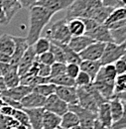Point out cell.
Returning <instances> with one entry per match:
<instances>
[{"instance_id": "obj_1", "label": "cell", "mask_w": 126, "mask_h": 129, "mask_svg": "<svg viewBox=\"0 0 126 129\" xmlns=\"http://www.w3.org/2000/svg\"><path fill=\"white\" fill-rule=\"evenodd\" d=\"M30 10V27L26 36L29 46H33L35 42L41 37L44 28L50 23L54 13L42 6L35 5Z\"/></svg>"}, {"instance_id": "obj_2", "label": "cell", "mask_w": 126, "mask_h": 129, "mask_svg": "<svg viewBox=\"0 0 126 129\" xmlns=\"http://www.w3.org/2000/svg\"><path fill=\"white\" fill-rule=\"evenodd\" d=\"M101 6V0H75L67 9L65 18H92L95 10Z\"/></svg>"}, {"instance_id": "obj_3", "label": "cell", "mask_w": 126, "mask_h": 129, "mask_svg": "<svg viewBox=\"0 0 126 129\" xmlns=\"http://www.w3.org/2000/svg\"><path fill=\"white\" fill-rule=\"evenodd\" d=\"M45 37L53 43L68 45L72 39L66 18L53 22L45 31Z\"/></svg>"}, {"instance_id": "obj_4", "label": "cell", "mask_w": 126, "mask_h": 129, "mask_svg": "<svg viewBox=\"0 0 126 129\" xmlns=\"http://www.w3.org/2000/svg\"><path fill=\"white\" fill-rule=\"evenodd\" d=\"M126 49L123 45H116L114 43H107L105 44V48L103 55L100 59L101 66L114 64L117 60L121 59L125 54Z\"/></svg>"}, {"instance_id": "obj_5", "label": "cell", "mask_w": 126, "mask_h": 129, "mask_svg": "<svg viewBox=\"0 0 126 129\" xmlns=\"http://www.w3.org/2000/svg\"><path fill=\"white\" fill-rule=\"evenodd\" d=\"M69 110L76 113L79 121V126L82 129H92L95 120L97 119L96 113L89 111L79 104L69 105Z\"/></svg>"}, {"instance_id": "obj_6", "label": "cell", "mask_w": 126, "mask_h": 129, "mask_svg": "<svg viewBox=\"0 0 126 129\" xmlns=\"http://www.w3.org/2000/svg\"><path fill=\"white\" fill-rule=\"evenodd\" d=\"M44 109L52 113H55L59 116H63L67 111H69V105L54 93L46 97Z\"/></svg>"}, {"instance_id": "obj_7", "label": "cell", "mask_w": 126, "mask_h": 129, "mask_svg": "<svg viewBox=\"0 0 126 129\" xmlns=\"http://www.w3.org/2000/svg\"><path fill=\"white\" fill-rule=\"evenodd\" d=\"M104 43L93 42L79 54V57L81 61H100L104 52Z\"/></svg>"}, {"instance_id": "obj_8", "label": "cell", "mask_w": 126, "mask_h": 129, "mask_svg": "<svg viewBox=\"0 0 126 129\" xmlns=\"http://www.w3.org/2000/svg\"><path fill=\"white\" fill-rule=\"evenodd\" d=\"M77 92H78L79 105L89 111L97 113L98 105L95 102L94 98L90 94V92L86 89V87H77Z\"/></svg>"}, {"instance_id": "obj_9", "label": "cell", "mask_w": 126, "mask_h": 129, "mask_svg": "<svg viewBox=\"0 0 126 129\" xmlns=\"http://www.w3.org/2000/svg\"><path fill=\"white\" fill-rule=\"evenodd\" d=\"M55 94L59 96L68 105L79 104L78 92L76 86H56Z\"/></svg>"}, {"instance_id": "obj_10", "label": "cell", "mask_w": 126, "mask_h": 129, "mask_svg": "<svg viewBox=\"0 0 126 129\" xmlns=\"http://www.w3.org/2000/svg\"><path fill=\"white\" fill-rule=\"evenodd\" d=\"M36 54L34 52V49L32 46H30L28 50L25 52V54L23 55V57L21 58V60L19 61V63L17 64V69H18V75L19 77H23L25 76L29 70L31 69L32 64H34V62L36 61Z\"/></svg>"}, {"instance_id": "obj_11", "label": "cell", "mask_w": 126, "mask_h": 129, "mask_svg": "<svg viewBox=\"0 0 126 129\" xmlns=\"http://www.w3.org/2000/svg\"><path fill=\"white\" fill-rule=\"evenodd\" d=\"M75 0H40L36 5L42 6L52 13L56 14L57 12L67 10Z\"/></svg>"}, {"instance_id": "obj_12", "label": "cell", "mask_w": 126, "mask_h": 129, "mask_svg": "<svg viewBox=\"0 0 126 129\" xmlns=\"http://www.w3.org/2000/svg\"><path fill=\"white\" fill-rule=\"evenodd\" d=\"M14 44H15V48L13 55L11 56V64L17 66L19 61L21 60V58L23 57V55L25 54V52L28 50L30 47L28 45L27 39L26 37H20V36H12Z\"/></svg>"}, {"instance_id": "obj_13", "label": "cell", "mask_w": 126, "mask_h": 129, "mask_svg": "<svg viewBox=\"0 0 126 129\" xmlns=\"http://www.w3.org/2000/svg\"><path fill=\"white\" fill-rule=\"evenodd\" d=\"M85 35L90 37L95 42H100V43H104V44L113 43L110 30L104 24H99L92 31H90L89 33H86Z\"/></svg>"}, {"instance_id": "obj_14", "label": "cell", "mask_w": 126, "mask_h": 129, "mask_svg": "<svg viewBox=\"0 0 126 129\" xmlns=\"http://www.w3.org/2000/svg\"><path fill=\"white\" fill-rule=\"evenodd\" d=\"M21 105L23 109H29V108H40L44 107L46 102V97L42 96L36 92L31 91L29 94H27L21 101Z\"/></svg>"}, {"instance_id": "obj_15", "label": "cell", "mask_w": 126, "mask_h": 129, "mask_svg": "<svg viewBox=\"0 0 126 129\" xmlns=\"http://www.w3.org/2000/svg\"><path fill=\"white\" fill-rule=\"evenodd\" d=\"M24 111L28 115L29 123L32 129H43V116L45 112L44 107L24 109Z\"/></svg>"}, {"instance_id": "obj_16", "label": "cell", "mask_w": 126, "mask_h": 129, "mask_svg": "<svg viewBox=\"0 0 126 129\" xmlns=\"http://www.w3.org/2000/svg\"><path fill=\"white\" fill-rule=\"evenodd\" d=\"M93 42H95V41H93L90 37H88L86 35H82V36L72 37V39L70 40L68 46L72 49L74 52H76L77 54H80L83 50H85Z\"/></svg>"}, {"instance_id": "obj_17", "label": "cell", "mask_w": 126, "mask_h": 129, "mask_svg": "<svg viewBox=\"0 0 126 129\" xmlns=\"http://www.w3.org/2000/svg\"><path fill=\"white\" fill-rule=\"evenodd\" d=\"M116 76H117V74H116V71H115L113 64L101 66V68H100L99 72L97 73L93 81H104V82H108V83H114Z\"/></svg>"}, {"instance_id": "obj_18", "label": "cell", "mask_w": 126, "mask_h": 129, "mask_svg": "<svg viewBox=\"0 0 126 129\" xmlns=\"http://www.w3.org/2000/svg\"><path fill=\"white\" fill-rule=\"evenodd\" d=\"M32 87L30 86H26V85H22V84H19L18 86H15L13 88H9V89H6L5 91H3L0 95H3V96H7L11 99H14L17 101H21L24 97L26 96L27 94H29L32 91Z\"/></svg>"}, {"instance_id": "obj_19", "label": "cell", "mask_w": 126, "mask_h": 129, "mask_svg": "<svg viewBox=\"0 0 126 129\" xmlns=\"http://www.w3.org/2000/svg\"><path fill=\"white\" fill-rule=\"evenodd\" d=\"M0 6L2 7L7 20L10 22L17 12L22 8L21 4L17 0H0Z\"/></svg>"}, {"instance_id": "obj_20", "label": "cell", "mask_w": 126, "mask_h": 129, "mask_svg": "<svg viewBox=\"0 0 126 129\" xmlns=\"http://www.w3.org/2000/svg\"><path fill=\"white\" fill-rule=\"evenodd\" d=\"M96 115H97V120L101 124H103L105 127L110 129L113 121H112V117H111L110 106H109L108 101L98 106Z\"/></svg>"}, {"instance_id": "obj_21", "label": "cell", "mask_w": 126, "mask_h": 129, "mask_svg": "<svg viewBox=\"0 0 126 129\" xmlns=\"http://www.w3.org/2000/svg\"><path fill=\"white\" fill-rule=\"evenodd\" d=\"M67 24L72 37L85 35V26L81 18H71L67 20Z\"/></svg>"}, {"instance_id": "obj_22", "label": "cell", "mask_w": 126, "mask_h": 129, "mask_svg": "<svg viewBox=\"0 0 126 129\" xmlns=\"http://www.w3.org/2000/svg\"><path fill=\"white\" fill-rule=\"evenodd\" d=\"M79 68L81 72L86 73L90 77L93 82L97 73L101 68V64L100 61H81V63L79 64Z\"/></svg>"}, {"instance_id": "obj_23", "label": "cell", "mask_w": 126, "mask_h": 129, "mask_svg": "<svg viewBox=\"0 0 126 129\" xmlns=\"http://www.w3.org/2000/svg\"><path fill=\"white\" fill-rule=\"evenodd\" d=\"M14 48H15V44L12 36L8 34H2L0 36V53L11 57L13 55Z\"/></svg>"}, {"instance_id": "obj_24", "label": "cell", "mask_w": 126, "mask_h": 129, "mask_svg": "<svg viewBox=\"0 0 126 129\" xmlns=\"http://www.w3.org/2000/svg\"><path fill=\"white\" fill-rule=\"evenodd\" d=\"M109 106H110V112L111 117H112V121L115 122L118 119H120V117L123 115L124 111V103L118 99L117 97H113L108 101Z\"/></svg>"}, {"instance_id": "obj_25", "label": "cell", "mask_w": 126, "mask_h": 129, "mask_svg": "<svg viewBox=\"0 0 126 129\" xmlns=\"http://www.w3.org/2000/svg\"><path fill=\"white\" fill-rule=\"evenodd\" d=\"M61 125V116L45 110L43 116V129H56Z\"/></svg>"}, {"instance_id": "obj_26", "label": "cell", "mask_w": 126, "mask_h": 129, "mask_svg": "<svg viewBox=\"0 0 126 129\" xmlns=\"http://www.w3.org/2000/svg\"><path fill=\"white\" fill-rule=\"evenodd\" d=\"M79 125V121L76 113L69 110L61 116V127L64 129H73L74 127Z\"/></svg>"}, {"instance_id": "obj_27", "label": "cell", "mask_w": 126, "mask_h": 129, "mask_svg": "<svg viewBox=\"0 0 126 129\" xmlns=\"http://www.w3.org/2000/svg\"><path fill=\"white\" fill-rule=\"evenodd\" d=\"M58 45H60L61 48L63 49V52L64 54H65V58H66V63L67 64H79L81 63V59L79 57V54H77L76 52H74L68 45H65V44H58Z\"/></svg>"}, {"instance_id": "obj_28", "label": "cell", "mask_w": 126, "mask_h": 129, "mask_svg": "<svg viewBox=\"0 0 126 129\" xmlns=\"http://www.w3.org/2000/svg\"><path fill=\"white\" fill-rule=\"evenodd\" d=\"M2 78L4 80V82H5V85H6L7 89L13 88V87L18 86L20 84V77L18 75V69H17V67L14 68L11 72H9L7 75L3 76Z\"/></svg>"}, {"instance_id": "obj_29", "label": "cell", "mask_w": 126, "mask_h": 129, "mask_svg": "<svg viewBox=\"0 0 126 129\" xmlns=\"http://www.w3.org/2000/svg\"><path fill=\"white\" fill-rule=\"evenodd\" d=\"M32 91L36 92V93H38V94H40L42 96L48 97L56 92V85L51 83V82L39 84V85H36L35 87H33Z\"/></svg>"}, {"instance_id": "obj_30", "label": "cell", "mask_w": 126, "mask_h": 129, "mask_svg": "<svg viewBox=\"0 0 126 129\" xmlns=\"http://www.w3.org/2000/svg\"><path fill=\"white\" fill-rule=\"evenodd\" d=\"M50 45H51V41L49 39H47L46 37H40L32 47L34 49L36 56H40L46 52H49Z\"/></svg>"}, {"instance_id": "obj_31", "label": "cell", "mask_w": 126, "mask_h": 129, "mask_svg": "<svg viewBox=\"0 0 126 129\" xmlns=\"http://www.w3.org/2000/svg\"><path fill=\"white\" fill-rule=\"evenodd\" d=\"M114 9L109 8V7H104V6H101L99 7L98 9L95 10V12L93 13V16L91 19L95 20L98 24H104V22L106 21V19L109 17V15L111 14V12L113 11Z\"/></svg>"}, {"instance_id": "obj_32", "label": "cell", "mask_w": 126, "mask_h": 129, "mask_svg": "<svg viewBox=\"0 0 126 129\" xmlns=\"http://www.w3.org/2000/svg\"><path fill=\"white\" fill-rule=\"evenodd\" d=\"M126 20V8H116L114 9L111 14L109 15V17L106 19V21L104 22V25H109L111 23L114 22H118V21H123Z\"/></svg>"}, {"instance_id": "obj_33", "label": "cell", "mask_w": 126, "mask_h": 129, "mask_svg": "<svg viewBox=\"0 0 126 129\" xmlns=\"http://www.w3.org/2000/svg\"><path fill=\"white\" fill-rule=\"evenodd\" d=\"M50 82L55 84L56 86H76L75 80L68 77L66 74L53 78V79H50Z\"/></svg>"}, {"instance_id": "obj_34", "label": "cell", "mask_w": 126, "mask_h": 129, "mask_svg": "<svg viewBox=\"0 0 126 129\" xmlns=\"http://www.w3.org/2000/svg\"><path fill=\"white\" fill-rule=\"evenodd\" d=\"M53 56H54V59H55V62L56 63H62V64H67L66 63V58H65V54L63 52V49L61 48L60 45L56 44V43H53L51 42V45H50V50H49Z\"/></svg>"}, {"instance_id": "obj_35", "label": "cell", "mask_w": 126, "mask_h": 129, "mask_svg": "<svg viewBox=\"0 0 126 129\" xmlns=\"http://www.w3.org/2000/svg\"><path fill=\"white\" fill-rule=\"evenodd\" d=\"M113 43L116 45H122L126 41V25L115 30H110Z\"/></svg>"}, {"instance_id": "obj_36", "label": "cell", "mask_w": 126, "mask_h": 129, "mask_svg": "<svg viewBox=\"0 0 126 129\" xmlns=\"http://www.w3.org/2000/svg\"><path fill=\"white\" fill-rule=\"evenodd\" d=\"M126 92V74L117 75L114 81V94Z\"/></svg>"}, {"instance_id": "obj_37", "label": "cell", "mask_w": 126, "mask_h": 129, "mask_svg": "<svg viewBox=\"0 0 126 129\" xmlns=\"http://www.w3.org/2000/svg\"><path fill=\"white\" fill-rule=\"evenodd\" d=\"M75 82H76V87H85L90 83H92V81L86 73L80 71L78 77L75 79Z\"/></svg>"}, {"instance_id": "obj_38", "label": "cell", "mask_w": 126, "mask_h": 129, "mask_svg": "<svg viewBox=\"0 0 126 129\" xmlns=\"http://www.w3.org/2000/svg\"><path fill=\"white\" fill-rule=\"evenodd\" d=\"M12 117L15 119L19 124H22V125H25V126H30L28 115H27V113L24 111V109H15Z\"/></svg>"}, {"instance_id": "obj_39", "label": "cell", "mask_w": 126, "mask_h": 129, "mask_svg": "<svg viewBox=\"0 0 126 129\" xmlns=\"http://www.w3.org/2000/svg\"><path fill=\"white\" fill-rule=\"evenodd\" d=\"M66 74V64L62 63H55L51 66V74H50V79L62 76Z\"/></svg>"}, {"instance_id": "obj_40", "label": "cell", "mask_w": 126, "mask_h": 129, "mask_svg": "<svg viewBox=\"0 0 126 129\" xmlns=\"http://www.w3.org/2000/svg\"><path fill=\"white\" fill-rule=\"evenodd\" d=\"M37 61L41 64H47V66H52L53 64H55V59H54V56L53 54L49 51V52H46L40 56H37Z\"/></svg>"}, {"instance_id": "obj_41", "label": "cell", "mask_w": 126, "mask_h": 129, "mask_svg": "<svg viewBox=\"0 0 126 129\" xmlns=\"http://www.w3.org/2000/svg\"><path fill=\"white\" fill-rule=\"evenodd\" d=\"M80 72L79 64H66V75L72 79H76Z\"/></svg>"}, {"instance_id": "obj_42", "label": "cell", "mask_w": 126, "mask_h": 129, "mask_svg": "<svg viewBox=\"0 0 126 129\" xmlns=\"http://www.w3.org/2000/svg\"><path fill=\"white\" fill-rule=\"evenodd\" d=\"M110 129H126V103H124L123 115L120 117V119L112 123Z\"/></svg>"}, {"instance_id": "obj_43", "label": "cell", "mask_w": 126, "mask_h": 129, "mask_svg": "<svg viewBox=\"0 0 126 129\" xmlns=\"http://www.w3.org/2000/svg\"><path fill=\"white\" fill-rule=\"evenodd\" d=\"M50 74H51V66H47V64H41V63L38 64V73H37V76L42 77V78H50Z\"/></svg>"}, {"instance_id": "obj_44", "label": "cell", "mask_w": 126, "mask_h": 129, "mask_svg": "<svg viewBox=\"0 0 126 129\" xmlns=\"http://www.w3.org/2000/svg\"><path fill=\"white\" fill-rule=\"evenodd\" d=\"M114 68H115V71H116V74L117 75H123L126 74V60L124 59H119L117 60L114 64Z\"/></svg>"}, {"instance_id": "obj_45", "label": "cell", "mask_w": 126, "mask_h": 129, "mask_svg": "<svg viewBox=\"0 0 126 129\" xmlns=\"http://www.w3.org/2000/svg\"><path fill=\"white\" fill-rule=\"evenodd\" d=\"M81 19H82L84 26H85V34L92 31L95 27H97L99 25L95 20L91 19V18H81Z\"/></svg>"}, {"instance_id": "obj_46", "label": "cell", "mask_w": 126, "mask_h": 129, "mask_svg": "<svg viewBox=\"0 0 126 129\" xmlns=\"http://www.w3.org/2000/svg\"><path fill=\"white\" fill-rule=\"evenodd\" d=\"M1 98L3 99L4 103L6 105H9L11 107H13L14 109H23L22 105H21V102L20 101H17V100H14V99H11L7 96H3V95H0Z\"/></svg>"}, {"instance_id": "obj_47", "label": "cell", "mask_w": 126, "mask_h": 129, "mask_svg": "<svg viewBox=\"0 0 126 129\" xmlns=\"http://www.w3.org/2000/svg\"><path fill=\"white\" fill-rule=\"evenodd\" d=\"M17 66H14L12 64H3V63H0V73H1V76H5L7 75L9 72H11L14 68H16Z\"/></svg>"}, {"instance_id": "obj_48", "label": "cell", "mask_w": 126, "mask_h": 129, "mask_svg": "<svg viewBox=\"0 0 126 129\" xmlns=\"http://www.w3.org/2000/svg\"><path fill=\"white\" fill-rule=\"evenodd\" d=\"M40 0H19L22 8H28L30 9L33 6H35Z\"/></svg>"}, {"instance_id": "obj_49", "label": "cell", "mask_w": 126, "mask_h": 129, "mask_svg": "<svg viewBox=\"0 0 126 129\" xmlns=\"http://www.w3.org/2000/svg\"><path fill=\"white\" fill-rule=\"evenodd\" d=\"M14 111H15V109H14L13 107H11V106H9V105H6V104L0 109V113L3 114L4 116H11V117H12Z\"/></svg>"}, {"instance_id": "obj_50", "label": "cell", "mask_w": 126, "mask_h": 129, "mask_svg": "<svg viewBox=\"0 0 126 129\" xmlns=\"http://www.w3.org/2000/svg\"><path fill=\"white\" fill-rule=\"evenodd\" d=\"M101 4L104 7H109V8H112V9L118 8L116 0H101Z\"/></svg>"}, {"instance_id": "obj_51", "label": "cell", "mask_w": 126, "mask_h": 129, "mask_svg": "<svg viewBox=\"0 0 126 129\" xmlns=\"http://www.w3.org/2000/svg\"><path fill=\"white\" fill-rule=\"evenodd\" d=\"M8 24H9V21L7 20L6 15H5V13H4L2 7L0 6V25H2V26H6V25H8Z\"/></svg>"}, {"instance_id": "obj_52", "label": "cell", "mask_w": 126, "mask_h": 129, "mask_svg": "<svg viewBox=\"0 0 126 129\" xmlns=\"http://www.w3.org/2000/svg\"><path fill=\"white\" fill-rule=\"evenodd\" d=\"M0 63L3 64H11V57L5 54L0 53Z\"/></svg>"}, {"instance_id": "obj_53", "label": "cell", "mask_w": 126, "mask_h": 129, "mask_svg": "<svg viewBox=\"0 0 126 129\" xmlns=\"http://www.w3.org/2000/svg\"><path fill=\"white\" fill-rule=\"evenodd\" d=\"M92 129H109L107 128V127H105L103 124H101L97 119L95 120L94 124H93V127H92Z\"/></svg>"}, {"instance_id": "obj_54", "label": "cell", "mask_w": 126, "mask_h": 129, "mask_svg": "<svg viewBox=\"0 0 126 129\" xmlns=\"http://www.w3.org/2000/svg\"><path fill=\"white\" fill-rule=\"evenodd\" d=\"M113 97H117L118 99H120L123 103H126V92H122V93H118V94H114ZM112 97V98H113Z\"/></svg>"}, {"instance_id": "obj_55", "label": "cell", "mask_w": 126, "mask_h": 129, "mask_svg": "<svg viewBox=\"0 0 126 129\" xmlns=\"http://www.w3.org/2000/svg\"><path fill=\"white\" fill-rule=\"evenodd\" d=\"M6 89H7V87H6V85H5L4 80H3L2 77H0V94H1L3 91H5Z\"/></svg>"}, {"instance_id": "obj_56", "label": "cell", "mask_w": 126, "mask_h": 129, "mask_svg": "<svg viewBox=\"0 0 126 129\" xmlns=\"http://www.w3.org/2000/svg\"><path fill=\"white\" fill-rule=\"evenodd\" d=\"M116 3H117V6L118 8H126V0H116Z\"/></svg>"}, {"instance_id": "obj_57", "label": "cell", "mask_w": 126, "mask_h": 129, "mask_svg": "<svg viewBox=\"0 0 126 129\" xmlns=\"http://www.w3.org/2000/svg\"><path fill=\"white\" fill-rule=\"evenodd\" d=\"M18 129H32L30 126H25V125H22V124H20L18 127H17Z\"/></svg>"}, {"instance_id": "obj_58", "label": "cell", "mask_w": 126, "mask_h": 129, "mask_svg": "<svg viewBox=\"0 0 126 129\" xmlns=\"http://www.w3.org/2000/svg\"><path fill=\"white\" fill-rule=\"evenodd\" d=\"M4 105H5V103H4L3 99H2V98H1V96H0V109H1V108H2Z\"/></svg>"}, {"instance_id": "obj_59", "label": "cell", "mask_w": 126, "mask_h": 129, "mask_svg": "<svg viewBox=\"0 0 126 129\" xmlns=\"http://www.w3.org/2000/svg\"><path fill=\"white\" fill-rule=\"evenodd\" d=\"M73 129H82V128H81V127H80L79 125H78V126H76V127H74V128H73Z\"/></svg>"}, {"instance_id": "obj_60", "label": "cell", "mask_w": 126, "mask_h": 129, "mask_svg": "<svg viewBox=\"0 0 126 129\" xmlns=\"http://www.w3.org/2000/svg\"><path fill=\"white\" fill-rule=\"evenodd\" d=\"M122 59H124V60H126V51H125V54H124V56L122 57Z\"/></svg>"}, {"instance_id": "obj_61", "label": "cell", "mask_w": 126, "mask_h": 129, "mask_svg": "<svg viewBox=\"0 0 126 129\" xmlns=\"http://www.w3.org/2000/svg\"><path fill=\"white\" fill-rule=\"evenodd\" d=\"M56 129H64V128H62L61 126H59V127H57V128H56Z\"/></svg>"}, {"instance_id": "obj_62", "label": "cell", "mask_w": 126, "mask_h": 129, "mask_svg": "<svg viewBox=\"0 0 126 129\" xmlns=\"http://www.w3.org/2000/svg\"><path fill=\"white\" fill-rule=\"evenodd\" d=\"M10 129H18L17 127H12V128H10Z\"/></svg>"}, {"instance_id": "obj_63", "label": "cell", "mask_w": 126, "mask_h": 129, "mask_svg": "<svg viewBox=\"0 0 126 129\" xmlns=\"http://www.w3.org/2000/svg\"><path fill=\"white\" fill-rule=\"evenodd\" d=\"M0 77H2V76H1V73H0Z\"/></svg>"}, {"instance_id": "obj_64", "label": "cell", "mask_w": 126, "mask_h": 129, "mask_svg": "<svg viewBox=\"0 0 126 129\" xmlns=\"http://www.w3.org/2000/svg\"><path fill=\"white\" fill-rule=\"evenodd\" d=\"M17 1H19V0H17Z\"/></svg>"}]
</instances>
